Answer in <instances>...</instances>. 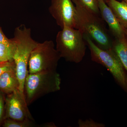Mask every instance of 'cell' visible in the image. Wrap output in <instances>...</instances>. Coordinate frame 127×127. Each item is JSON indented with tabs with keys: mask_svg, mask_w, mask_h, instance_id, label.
Here are the masks:
<instances>
[{
	"mask_svg": "<svg viewBox=\"0 0 127 127\" xmlns=\"http://www.w3.org/2000/svg\"><path fill=\"white\" fill-rule=\"evenodd\" d=\"M15 48L13 60L15 65L17 77L19 82V89L24 94L25 79L28 73V64L31 53L38 44L32 39L31 30L24 25L16 28L14 32Z\"/></svg>",
	"mask_w": 127,
	"mask_h": 127,
	"instance_id": "obj_2",
	"label": "cell"
},
{
	"mask_svg": "<svg viewBox=\"0 0 127 127\" xmlns=\"http://www.w3.org/2000/svg\"><path fill=\"white\" fill-rule=\"evenodd\" d=\"M100 15L107 23L109 31L115 39H120L126 36L125 28L120 24L111 8L103 0H98Z\"/></svg>",
	"mask_w": 127,
	"mask_h": 127,
	"instance_id": "obj_9",
	"label": "cell"
},
{
	"mask_svg": "<svg viewBox=\"0 0 127 127\" xmlns=\"http://www.w3.org/2000/svg\"><path fill=\"white\" fill-rule=\"evenodd\" d=\"M79 127H104L105 125L104 124L95 122L92 119L83 120L79 119L78 122Z\"/></svg>",
	"mask_w": 127,
	"mask_h": 127,
	"instance_id": "obj_16",
	"label": "cell"
},
{
	"mask_svg": "<svg viewBox=\"0 0 127 127\" xmlns=\"http://www.w3.org/2000/svg\"><path fill=\"white\" fill-rule=\"evenodd\" d=\"M123 0L124 1H125V2L127 3V0Z\"/></svg>",
	"mask_w": 127,
	"mask_h": 127,
	"instance_id": "obj_23",
	"label": "cell"
},
{
	"mask_svg": "<svg viewBox=\"0 0 127 127\" xmlns=\"http://www.w3.org/2000/svg\"><path fill=\"white\" fill-rule=\"evenodd\" d=\"M14 48L0 42V64L13 61Z\"/></svg>",
	"mask_w": 127,
	"mask_h": 127,
	"instance_id": "obj_14",
	"label": "cell"
},
{
	"mask_svg": "<svg viewBox=\"0 0 127 127\" xmlns=\"http://www.w3.org/2000/svg\"><path fill=\"white\" fill-rule=\"evenodd\" d=\"M125 34H126V35H127V29H126V28H125Z\"/></svg>",
	"mask_w": 127,
	"mask_h": 127,
	"instance_id": "obj_21",
	"label": "cell"
},
{
	"mask_svg": "<svg viewBox=\"0 0 127 127\" xmlns=\"http://www.w3.org/2000/svg\"><path fill=\"white\" fill-rule=\"evenodd\" d=\"M0 91V125L5 119V99L4 94Z\"/></svg>",
	"mask_w": 127,
	"mask_h": 127,
	"instance_id": "obj_18",
	"label": "cell"
},
{
	"mask_svg": "<svg viewBox=\"0 0 127 127\" xmlns=\"http://www.w3.org/2000/svg\"><path fill=\"white\" fill-rule=\"evenodd\" d=\"M84 7L94 14L100 16L98 0H77Z\"/></svg>",
	"mask_w": 127,
	"mask_h": 127,
	"instance_id": "obj_15",
	"label": "cell"
},
{
	"mask_svg": "<svg viewBox=\"0 0 127 127\" xmlns=\"http://www.w3.org/2000/svg\"><path fill=\"white\" fill-rule=\"evenodd\" d=\"M91 52L92 61L107 68L115 81L127 93V73L117 55L112 48L104 50L99 47L87 35H84Z\"/></svg>",
	"mask_w": 127,
	"mask_h": 127,
	"instance_id": "obj_5",
	"label": "cell"
},
{
	"mask_svg": "<svg viewBox=\"0 0 127 127\" xmlns=\"http://www.w3.org/2000/svg\"><path fill=\"white\" fill-rule=\"evenodd\" d=\"M56 41V49L61 58L76 64L82 61L87 45L84 35L79 30L64 27L57 34Z\"/></svg>",
	"mask_w": 127,
	"mask_h": 127,
	"instance_id": "obj_4",
	"label": "cell"
},
{
	"mask_svg": "<svg viewBox=\"0 0 127 127\" xmlns=\"http://www.w3.org/2000/svg\"><path fill=\"white\" fill-rule=\"evenodd\" d=\"M61 83L57 71L28 73L25 79L24 94L28 106L39 98L59 91Z\"/></svg>",
	"mask_w": 127,
	"mask_h": 127,
	"instance_id": "obj_3",
	"label": "cell"
},
{
	"mask_svg": "<svg viewBox=\"0 0 127 127\" xmlns=\"http://www.w3.org/2000/svg\"><path fill=\"white\" fill-rule=\"evenodd\" d=\"M61 57L53 41L39 43L31 53L28 64V73L57 71Z\"/></svg>",
	"mask_w": 127,
	"mask_h": 127,
	"instance_id": "obj_6",
	"label": "cell"
},
{
	"mask_svg": "<svg viewBox=\"0 0 127 127\" xmlns=\"http://www.w3.org/2000/svg\"><path fill=\"white\" fill-rule=\"evenodd\" d=\"M19 88V82L15 69L5 72L0 76V91L2 93L10 94Z\"/></svg>",
	"mask_w": 127,
	"mask_h": 127,
	"instance_id": "obj_10",
	"label": "cell"
},
{
	"mask_svg": "<svg viewBox=\"0 0 127 127\" xmlns=\"http://www.w3.org/2000/svg\"><path fill=\"white\" fill-rule=\"evenodd\" d=\"M104 1H105L106 3H107L108 1H109V0H103Z\"/></svg>",
	"mask_w": 127,
	"mask_h": 127,
	"instance_id": "obj_22",
	"label": "cell"
},
{
	"mask_svg": "<svg viewBox=\"0 0 127 127\" xmlns=\"http://www.w3.org/2000/svg\"><path fill=\"white\" fill-rule=\"evenodd\" d=\"M2 126L4 127H37L34 123V120H26L25 121H18L5 119L2 123Z\"/></svg>",
	"mask_w": 127,
	"mask_h": 127,
	"instance_id": "obj_13",
	"label": "cell"
},
{
	"mask_svg": "<svg viewBox=\"0 0 127 127\" xmlns=\"http://www.w3.org/2000/svg\"><path fill=\"white\" fill-rule=\"evenodd\" d=\"M0 42L4 43L9 47L12 48H15L14 41L12 39H9L6 37L0 28Z\"/></svg>",
	"mask_w": 127,
	"mask_h": 127,
	"instance_id": "obj_19",
	"label": "cell"
},
{
	"mask_svg": "<svg viewBox=\"0 0 127 127\" xmlns=\"http://www.w3.org/2000/svg\"><path fill=\"white\" fill-rule=\"evenodd\" d=\"M18 121L34 120L28 108L24 94L19 89L7 94L5 98V119Z\"/></svg>",
	"mask_w": 127,
	"mask_h": 127,
	"instance_id": "obj_7",
	"label": "cell"
},
{
	"mask_svg": "<svg viewBox=\"0 0 127 127\" xmlns=\"http://www.w3.org/2000/svg\"><path fill=\"white\" fill-rule=\"evenodd\" d=\"M112 49L120 59L127 73V37L113 40Z\"/></svg>",
	"mask_w": 127,
	"mask_h": 127,
	"instance_id": "obj_12",
	"label": "cell"
},
{
	"mask_svg": "<svg viewBox=\"0 0 127 127\" xmlns=\"http://www.w3.org/2000/svg\"><path fill=\"white\" fill-rule=\"evenodd\" d=\"M15 69L14 60L0 64V76L7 71Z\"/></svg>",
	"mask_w": 127,
	"mask_h": 127,
	"instance_id": "obj_17",
	"label": "cell"
},
{
	"mask_svg": "<svg viewBox=\"0 0 127 127\" xmlns=\"http://www.w3.org/2000/svg\"><path fill=\"white\" fill-rule=\"evenodd\" d=\"M72 1L76 10L75 29L79 30L84 35L89 37L100 48L106 50L111 49L113 40L102 18L87 10L77 0Z\"/></svg>",
	"mask_w": 127,
	"mask_h": 127,
	"instance_id": "obj_1",
	"label": "cell"
},
{
	"mask_svg": "<svg viewBox=\"0 0 127 127\" xmlns=\"http://www.w3.org/2000/svg\"><path fill=\"white\" fill-rule=\"evenodd\" d=\"M107 4L111 8L120 24L127 29V3L117 0H109Z\"/></svg>",
	"mask_w": 127,
	"mask_h": 127,
	"instance_id": "obj_11",
	"label": "cell"
},
{
	"mask_svg": "<svg viewBox=\"0 0 127 127\" xmlns=\"http://www.w3.org/2000/svg\"><path fill=\"white\" fill-rule=\"evenodd\" d=\"M41 127H56V126L55 125L54 123H46L41 125Z\"/></svg>",
	"mask_w": 127,
	"mask_h": 127,
	"instance_id": "obj_20",
	"label": "cell"
},
{
	"mask_svg": "<svg viewBox=\"0 0 127 127\" xmlns=\"http://www.w3.org/2000/svg\"><path fill=\"white\" fill-rule=\"evenodd\" d=\"M49 11L61 28H76V10L72 0H52Z\"/></svg>",
	"mask_w": 127,
	"mask_h": 127,
	"instance_id": "obj_8",
	"label": "cell"
}]
</instances>
